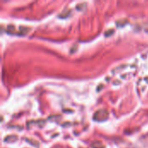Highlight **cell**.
<instances>
[{
	"instance_id": "1",
	"label": "cell",
	"mask_w": 148,
	"mask_h": 148,
	"mask_svg": "<svg viewBox=\"0 0 148 148\" xmlns=\"http://www.w3.org/2000/svg\"><path fill=\"white\" fill-rule=\"evenodd\" d=\"M108 117V112L105 109H100V110L96 111L94 113L93 116V120L95 121H103L106 120Z\"/></svg>"
},
{
	"instance_id": "2",
	"label": "cell",
	"mask_w": 148,
	"mask_h": 148,
	"mask_svg": "<svg viewBox=\"0 0 148 148\" xmlns=\"http://www.w3.org/2000/svg\"><path fill=\"white\" fill-rule=\"evenodd\" d=\"M70 13H71V10H70V9L66 8V9H64V10L61 11L60 14L58 15V17L60 18H66L70 15Z\"/></svg>"
},
{
	"instance_id": "3",
	"label": "cell",
	"mask_w": 148,
	"mask_h": 148,
	"mask_svg": "<svg viewBox=\"0 0 148 148\" xmlns=\"http://www.w3.org/2000/svg\"><path fill=\"white\" fill-rule=\"evenodd\" d=\"M17 140V136L16 135H8L4 138V142H8V143H11L14 142Z\"/></svg>"
},
{
	"instance_id": "4",
	"label": "cell",
	"mask_w": 148,
	"mask_h": 148,
	"mask_svg": "<svg viewBox=\"0 0 148 148\" xmlns=\"http://www.w3.org/2000/svg\"><path fill=\"white\" fill-rule=\"evenodd\" d=\"M91 146L93 148H104V145L101 141H94L91 144Z\"/></svg>"
},
{
	"instance_id": "5",
	"label": "cell",
	"mask_w": 148,
	"mask_h": 148,
	"mask_svg": "<svg viewBox=\"0 0 148 148\" xmlns=\"http://www.w3.org/2000/svg\"><path fill=\"white\" fill-rule=\"evenodd\" d=\"M20 34H21L22 36H24V35H25L26 33H28L29 31V27L27 28V27H20Z\"/></svg>"
},
{
	"instance_id": "6",
	"label": "cell",
	"mask_w": 148,
	"mask_h": 148,
	"mask_svg": "<svg viewBox=\"0 0 148 148\" xmlns=\"http://www.w3.org/2000/svg\"><path fill=\"white\" fill-rule=\"evenodd\" d=\"M127 24V20L126 19H121V20H119V21L116 22V25L119 26V27H122L124 26L125 24Z\"/></svg>"
},
{
	"instance_id": "7",
	"label": "cell",
	"mask_w": 148,
	"mask_h": 148,
	"mask_svg": "<svg viewBox=\"0 0 148 148\" xmlns=\"http://www.w3.org/2000/svg\"><path fill=\"white\" fill-rule=\"evenodd\" d=\"M85 6H86V3H81V4H77V5L76 6V10H82V9L85 8Z\"/></svg>"
},
{
	"instance_id": "8",
	"label": "cell",
	"mask_w": 148,
	"mask_h": 148,
	"mask_svg": "<svg viewBox=\"0 0 148 148\" xmlns=\"http://www.w3.org/2000/svg\"><path fill=\"white\" fill-rule=\"evenodd\" d=\"M26 141H28V142H29L30 144H32L33 145H36V146H37V145H39V143H38L37 141L32 140H30V139H26Z\"/></svg>"
},
{
	"instance_id": "9",
	"label": "cell",
	"mask_w": 148,
	"mask_h": 148,
	"mask_svg": "<svg viewBox=\"0 0 148 148\" xmlns=\"http://www.w3.org/2000/svg\"><path fill=\"white\" fill-rule=\"evenodd\" d=\"M114 32V29H108V30H107L106 32H105V36H111L112 34Z\"/></svg>"
}]
</instances>
